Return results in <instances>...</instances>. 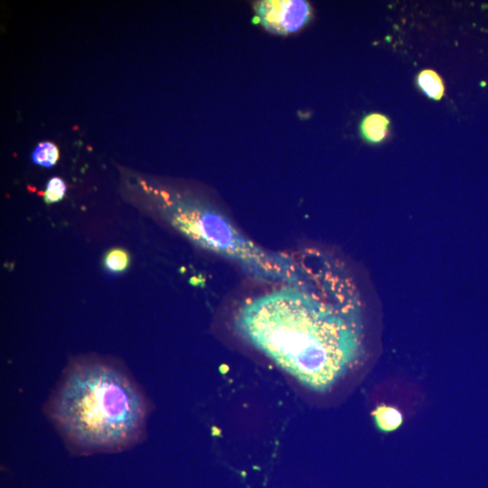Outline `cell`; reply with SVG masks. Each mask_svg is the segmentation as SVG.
<instances>
[{"instance_id": "6da1fadb", "label": "cell", "mask_w": 488, "mask_h": 488, "mask_svg": "<svg viewBox=\"0 0 488 488\" xmlns=\"http://www.w3.org/2000/svg\"><path fill=\"white\" fill-rule=\"evenodd\" d=\"M236 329L309 388L325 392L364 354L360 294L340 261L315 252L308 276L244 303Z\"/></svg>"}, {"instance_id": "7a4b0ae2", "label": "cell", "mask_w": 488, "mask_h": 488, "mask_svg": "<svg viewBox=\"0 0 488 488\" xmlns=\"http://www.w3.org/2000/svg\"><path fill=\"white\" fill-rule=\"evenodd\" d=\"M45 412L71 452L91 455L122 452L139 444L149 404L124 369L82 359L65 369Z\"/></svg>"}, {"instance_id": "3957f363", "label": "cell", "mask_w": 488, "mask_h": 488, "mask_svg": "<svg viewBox=\"0 0 488 488\" xmlns=\"http://www.w3.org/2000/svg\"><path fill=\"white\" fill-rule=\"evenodd\" d=\"M255 13L259 24L269 32L289 34L309 21L311 8L303 0H263L255 5Z\"/></svg>"}, {"instance_id": "277c9868", "label": "cell", "mask_w": 488, "mask_h": 488, "mask_svg": "<svg viewBox=\"0 0 488 488\" xmlns=\"http://www.w3.org/2000/svg\"><path fill=\"white\" fill-rule=\"evenodd\" d=\"M390 120L386 115L374 113L367 115L362 120V137L369 143H381L389 134Z\"/></svg>"}, {"instance_id": "5b68a950", "label": "cell", "mask_w": 488, "mask_h": 488, "mask_svg": "<svg viewBox=\"0 0 488 488\" xmlns=\"http://www.w3.org/2000/svg\"><path fill=\"white\" fill-rule=\"evenodd\" d=\"M375 423L378 429L384 432H392L398 430L403 423V414L400 410L386 404L379 406L373 412Z\"/></svg>"}, {"instance_id": "8992f818", "label": "cell", "mask_w": 488, "mask_h": 488, "mask_svg": "<svg viewBox=\"0 0 488 488\" xmlns=\"http://www.w3.org/2000/svg\"><path fill=\"white\" fill-rule=\"evenodd\" d=\"M417 82L421 90L430 99L439 100L443 97L444 83L435 71L426 69L421 71L419 74Z\"/></svg>"}, {"instance_id": "52a82bcc", "label": "cell", "mask_w": 488, "mask_h": 488, "mask_svg": "<svg viewBox=\"0 0 488 488\" xmlns=\"http://www.w3.org/2000/svg\"><path fill=\"white\" fill-rule=\"evenodd\" d=\"M59 159L58 148L51 142L40 143L34 149L32 160L37 165L51 168Z\"/></svg>"}, {"instance_id": "ba28073f", "label": "cell", "mask_w": 488, "mask_h": 488, "mask_svg": "<svg viewBox=\"0 0 488 488\" xmlns=\"http://www.w3.org/2000/svg\"><path fill=\"white\" fill-rule=\"evenodd\" d=\"M106 267L115 272L123 271L128 267L129 256L122 249H113L109 252L105 260Z\"/></svg>"}, {"instance_id": "9c48e42d", "label": "cell", "mask_w": 488, "mask_h": 488, "mask_svg": "<svg viewBox=\"0 0 488 488\" xmlns=\"http://www.w3.org/2000/svg\"><path fill=\"white\" fill-rule=\"evenodd\" d=\"M66 191V186L59 177H54L47 184V191H45V199L48 203L58 202L64 198Z\"/></svg>"}]
</instances>
